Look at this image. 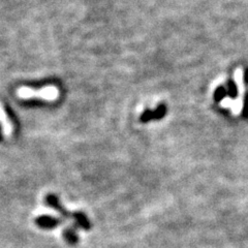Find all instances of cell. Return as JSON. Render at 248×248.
Returning a JSON list of instances; mask_svg holds the SVG:
<instances>
[{
  "label": "cell",
  "mask_w": 248,
  "mask_h": 248,
  "mask_svg": "<svg viewBox=\"0 0 248 248\" xmlns=\"http://www.w3.org/2000/svg\"><path fill=\"white\" fill-rule=\"evenodd\" d=\"M18 97L22 99H29L37 97L44 100H48V102H54L59 97V90L56 86H46L42 89H32L29 87H20L17 90Z\"/></svg>",
  "instance_id": "6da1fadb"
},
{
  "label": "cell",
  "mask_w": 248,
  "mask_h": 248,
  "mask_svg": "<svg viewBox=\"0 0 248 248\" xmlns=\"http://www.w3.org/2000/svg\"><path fill=\"white\" fill-rule=\"evenodd\" d=\"M0 124L2 125V130L5 137H11L13 133V124L7 117L2 104H0Z\"/></svg>",
  "instance_id": "7a4b0ae2"
},
{
  "label": "cell",
  "mask_w": 248,
  "mask_h": 248,
  "mask_svg": "<svg viewBox=\"0 0 248 248\" xmlns=\"http://www.w3.org/2000/svg\"><path fill=\"white\" fill-rule=\"evenodd\" d=\"M234 80L236 82V86L238 90L239 98H244L245 93V84H244V72L242 68H237L234 73Z\"/></svg>",
  "instance_id": "3957f363"
},
{
  "label": "cell",
  "mask_w": 248,
  "mask_h": 248,
  "mask_svg": "<svg viewBox=\"0 0 248 248\" xmlns=\"http://www.w3.org/2000/svg\"><path fill=\"white\" fill-rule=\"evenodd\" d=\"M59 221V219H55L54 217L51 216H42L40 218L36 219V223L44 229H52L54 227H56Z\"/></svg>",
  "instance_id": "277c9868"
},
{
  "label": "cell",
  "mask_w": 248,
  "mask_h": 248,
  "mask_svg": "<svg viewBox=\"0 0 248 248\" xmlns=\"http://www.w3.org/2000/svg\"><path fill=\"white\" fill-rule=\"evenodd\" d=\"M243 107H244V98L237 97L236 99H234V103H232V106L231 108L232 113L234 115H239L242 112Z\"/></svg>",
  "instance_id": "5b68a950"
},
{
  "label": "cell",
  "mask_w": 248,
  "mask_h": 248,
  "mask_svg": "<svg viewBox=\"0 0 248 248\" xmlns=\"http://www.w3.org/2000/svg\"><path fill=\"white\" fill-rule=\"evenodd\" d=\"M64 237L66 238V240H67V241H68L69 243L75 244V243L77 242V236L75 235V232H72L71 230H67V231H65V232H64Z\"/></svg>",
  "instance_id": "8992f818"
},
{
  "label": "cell",
  "mask_w": 248,
  "mask_h": 248,
  "mask_svg": "<svg viewBox=\"0 0 248 248\" xmlns=\"http://www.w3.org/2000/svg\"><path fill=\"white\" fill-rule=\"evenodd\" d=\"M232 103H234V99H232L231 97L227 96V97H224V98L221 99L220 106H221L222 108H232Z\"/></svg>",
  "instance_id": "52a82bcc"
}]
</instances>
